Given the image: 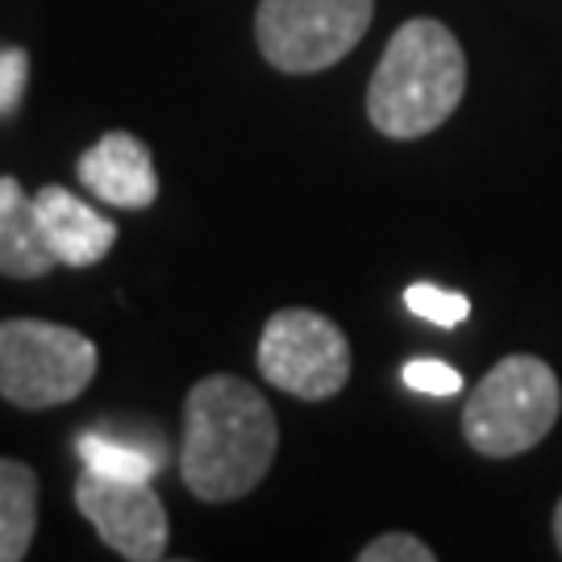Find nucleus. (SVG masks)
<instances>
[{
  "mask_svg": "<svg viewBox=\"0 0 562 562\" xmlns=\"http://www.w3.org/2000/svg\"><path fill=\"white\" fill-rule=\"evenodd\" d=\"M375 0H259L262 59L288 76H313L346 59L371 30Z\"/></svg>",
  "mask_w": 562,
  "mask_h": 562,
  "instance_id": "5",
  "label": "nucleus"
},
{
  "mask_svg": "<svg viewBox=\"0 0 562 562\" xmlns=\"http://www.w3.org/2000/svg\"><path fill=\"white\" fill-rule=\"evenodd\" d=\"M55 267L59 259L42 234L34 196H25V188L13 176H0V276L38 280Z\"/></svg>",
  "mask_w": 562,
  "mask_h": 562,
  "instance_id": "10",
  "label": "nucleus"
},
{
  "mask_svg": "<svg viewBox=\"0 0 562 562\" xmlns=\"http://www.w3.org/2000/svg\"><path fill=\"white\" fill-rule=\"evenodd\" d=\"M404 304H408V313H417L425 322L442 325V329H454V325L467 322V313H471V301L462 296V292H446L438 283H413L408 292H404Z\"/></svg>",
  "mask_w": 562,
  "mask_h": 562,
  "instance_id": "13",
  "label": "nucleus"
},
{
  "mask_svg": "<svg viewBox=\"0 0 562 562\" xmlns=\"http://www.w3.org/2000/svg\"><path fill=\"white\" fill-rule=\"evenodd\" d=\"M83 471L113 475V480H155L159 467L167 462V450H150L138 442H117L109 434H80L76 442Z\"/></svg>",
  "mask_w": 562,
  "mask_h": 562,
  "instance_id": "12",
  "label": "nucleus"
},
{
  "mask_svg": "<svg viewBox=\"0 0 562 562\" xmlns=\"http://www.w3.org/2000/svg\"><path fill=\"white\" fill-rule=\"evenodd\" d=\"M554 542H559V554H562V501L554 508Z\"/></svg>",
  "mask_w": 562,
  "mask_h": 562,
  "instance_id": "17",
  "label": "nucleus"
},
{
  "mask_svg": "<svg viewBox=\"0 0 562 562\" xmlns=\"http://www.w3.org/2000/svg\"><path fill=\"white\" fill-rule=\"evenodd\" d=\"M359 562H434V550L413 533H380L359 550Z\"/></svg>",
  "mask_w": 562,
  "mask_h": 562,
  "instance_id": "15",
  "label": "nucleus"
},
{
  "mask_svg": "<svg viewBox=\"0 0 562 562\" xmlns=\"http://www.w3.org/2000/svg\"><path fill=\"white\" fill-rule=\"evenodd\" d=\"M38 529V475L18 459H0V562H21Z\"/></svg>",
  "mask_w": 562,
  "mask_h": 562,
  "instance_id": "11",
  "label": "nucleus"
},
{
  "mask_svg": "<svg viewBox=\"0 0 562 562\" xmlns=\"http://www.w3.org/2000/svg\"><path fill=\"white\" fill-rule=\"evenodd\" d=\"M280 429L259 387L238 375H209L183 401L180 471L192 496L241 501L276 462Z\"/></svg>",
  "mask_w": 562,
  "mask_h": 562,
  "instance_id": "1",
  "label": "nucleus"
},
{
  "mask_svg": "<svg viewBox=\"0 0 562 562\" xmlns=\"http://www.w3.org/2000/svg\"><path fill=\"white\" fill-rule=\"evenodd\" d=\"M259 371L296 401H329L350 380V341L313 308H280L262 325Z\"/></svg>",
  "mask_w": 562,
  "mask_h": 562,
  "instance_id": "6",
  "label": "nucleus"
},
{
  "mask_svg": "<svg viewBox=\"0 0 562 562\" xmlns=\"http://www.w3.org/2000/svg\"><path fill=\"white\" fill-rule=\"evenodd\" d=\"M97 341L80 329L38 317L0 322V396L18 408L71 404L97 380Z\"/></svg>",
  "mask_w": 562,
  "mask_h": 562,
  "instance_id": "4",
  "label": "nucleus"
},
{
  "mask_svg": "<svg viewBox=\"0 0 562 562\" xmlns=\"http://www.w3.org/2000/svg\"><path fill=\"white\" fill-rule=\"evenodd\" d=\"M76 176L97 201L113 204V209H150L159 196V176H155L150 150L125 130H113L97 146H88L76 162Z\"/></svg>",
  "mask_w": 562,
  "mask_h": 562,
  "instance_id": "8",
  "label": "nucleus"
},
{
  "mask_svg": "<svg viewBox=\"0 0 562 562\" xmlns=\"http://www.w3.org/2000/svg\"><path fill=\"white\" fill-rule=\"evenodd\" d=\"M76 508L121 559L155 562L167 554L171 525L150 480H113V475L83 471L76 483Z\"/></svg>",
  "mask_w": 562,
  "mask_h": 562,
  "instance_id": "7",
  "label": "nucleus"
},
{
  "mask_svg": "<svg viewBox=\"0 0 562 562\" xmlns=\"http://www.w3.org/2000/svg\"><path fill=\"white\" fill-rule=\"evenodd\" d=\"M467 59L459 38L434 18L404 21L367 88L371 125L387 138H425L459 109Z\"/></svg>",
  "mask_w": 562,
  "mask_h": 562,
  "instance_id": "2",
  "label": "nucleus"
},
{
  "mask_svg": "<svg viewBox=\"0 0 562 562\" xmlns=\"http://www.w3.org/2000/svg\"><path fill=\"white\" fill-rule=\"evenodd\" d=\"M34 209H38L42 234L63 267H97L101 259H109V250L117 241V225L104 213H97L92 204H83L76 192L46 183L34 192Z\"/></svg>",
  "mask_w": 562,
  "mask_h": 562,
  "instance_id": "9",
  "label": "nucleus"
},
{
  "mask_svg": "<svg viewBox=\"0 0 562 562\" xmlns=\"http://www.w3.org/2000/svg\"><path fill=\"white\" fill-rule=\"evenodd\" d=\"M562 408L559 375L533 355L501 359L462 408V438L487 459H513L554 429Z\"/></svg>",
  "mask_w": 562,
  "mask_h": 562,
  "instance_id": "3",
  "label": "nucleus"
},
{
  "mask_svg": "<svg viewBox=\"0 0 562 562\" xmlns=\"http://www.w3.org/2000/svg\"><path fill=\"white\" fill-rule=\"evenodd\" d=\"M30 80V55L21 46H0V117L18 113Z\"/></svg>",
  "mask_w": 562,
  "mask_h": 562,
  "instance_id": "16",
  "label": "nucleus"
},
{
  "mask_svg": "<svg viewBox=\"0 0 562 562\" xmlns=\"http://www.w3.org/2000/svg\"><path fill=\"white\" fill-rule=\"evenodd\" d=\"M401 380L408 383L413 392H425V396H454V392H462V375L450 362H438V359L404 362Z\"/></svg>",
  "mask_w": 562,
  "mask_h": 562,
  "instance_id": "14",
  "label": "nucleus"
}]
</instances>
